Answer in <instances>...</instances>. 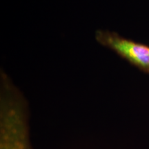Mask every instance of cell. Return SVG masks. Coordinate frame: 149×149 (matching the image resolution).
I'll return each mask as SVG.
<instances>
[{
  "instance_id": "2",
  "label": "cell",
  "mask_w": 149,
  "mask_h": 149,
  "mask_svg": "<svg viewBox=\"0 0 149 149\" xmlns=\"http://www.w3.org/2000/svg\"><path fill=\"white\" fill-rule=\"evenodd\" d=\"M95 40L141 72L149 74V45L126 38L116 32L99 29Z\"/></svg>"
},
{
  "instance_id": "1",
  "label": "cell",
  "mask_w": 149,
  "mask_h": 149,
  "mask_svg": "<svg viewBox=\"0 0 149 149\" xmlns=\"http://www.w3.org/2000/svg\"><path fill=\"white\" fill-rule=\"evenodd\" d=\"M0 149H34L28 102L3 70L0 87Z\"/></svg>"
}]
</instances>
